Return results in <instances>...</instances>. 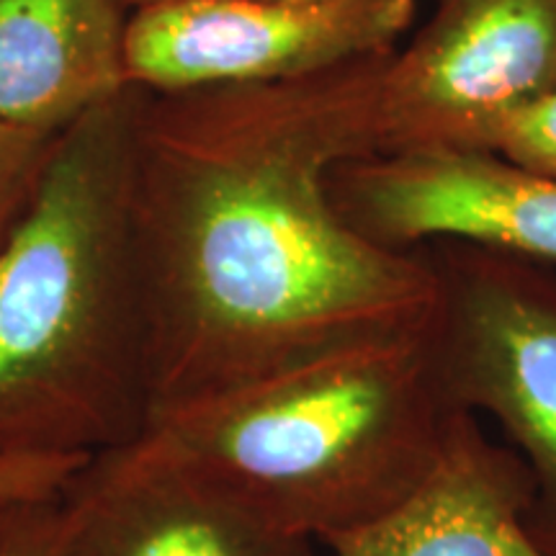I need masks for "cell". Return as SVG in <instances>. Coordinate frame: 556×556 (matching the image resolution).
Segmentation results:
<instances>
[{
    "label": "cell",
    "instance_id": "16",
    "mask_svg": "<svg viewBox=\"0 0 556 556\" xmlns=\"http://www.w3.org/2000/svg\"><path fill=\"white\" fill-rule=\"evenodd\" d=\"M294 3H307V0H294Z\"/></svg>",
    "mask_w": 556,
    "mask_h": 556
},
{
    "label": "cell",
    "instance_id": "7",
    "mask_svg": "<svg viewBox=\"0 0 556 556\" xmlns=\"http://www.w3.org/2000/svg\"><path fill=\"white\" fill-rule=\"evenodd\" d=\"M328 199L353 232L394 253L458 240L556 266V178L484 150L332 165Z\"/></svg>",
    "mask_w": 556,
    "mask_h": 556
},
{
    "label": "cell",
    "instance_id": "2",
    "mask_svg": "<svg viewBox=\"0 0 556 556\" xmlns=\"http://www.w3.org/2000/svg\"><path fill=\"white\" fill-rule=\"evenodd\" d=\"M131 86L54 139L0 253V464L90 462L152 417Z\"/></svg>",
    "mask_w": 556,
    "mask_h": 556
},
{
    "label": "cell",
    "instance_id": "4",
    "mask_svg": "<svg viewBox=\"0 0 556 556\" xmlns=\"http://www.w3.org/2000/svg\"><path fill=\"white\" fill-rule=\"evenodd\" d=\"M556 88V0H435L407 47L330 67L345 163L475 150L510 111Z\"/></svg>",
    "mask_w": 556,
    "mask_h": 556
},
{
    "label": "cell",
    "instance_id": "5",
    "mask_svg": "<svg viewBox=\"0 0 556 556\" xmlns=\"http://www.w3.org/2000/svg\"><path fill=\"white\" fill-rule=\"evenodd\" d=\"M435 281L430 356L464 413H486L528 471L526 526L556 556V274L471 242L417 248Z\"/></svg>",
    "mask_w": 556,
    "mask_h": 556
},
{
    "label": "cell",
    "instance_id": "17",
    "mask_svg": "<svg viewBox=\"0 0 556 556\" xmlns=\"http://www.w3.org/2000/svg\"><path fill=\"white\" fill-rule=\"evenodd\" d=\"M3 510H5V507H0V518H3Z\"/></svg>",
    "mask_w": 556,
    "mask_h": 556
},
{
    "label": "cell",
    "instance_id": "9",
    "mask_svg": "<svg viewBox=\"0 0 556 556\" xmlns=\"http://www.w3.org/2000/svg\"><path fill=\"white\" fill-rule=\"evenodd\" d=\"M531 482L477 415L456 420L426 482L377 523L325 544L332 556H546L526 526Z\"/></svg>",
    "mask_w": 556,
    "mask_h": 556
},
{
    "label": "cell",
    "instance_id": "14",
    "mask_svg": "<svg viewBox=\"0 0 556 556\" xmlns=\"http://www.w3.org/2000/svg\"><path fill=\"white\" fill-rule=\"evenodd\" d=\"M88 462H5L0 464V507L47 503L67 492Z\"/></svg>",
    "mask_w": 556,
    "mask_h": 556
},
{
    "label": "cell",
    "instance_id": "1",
    "mask_svg": "<svg viewBox=\"0 0 556 556\" xmlns=\"http://www.w3.org/2000/svg\"><path fill=\"white\" fill-rule=\"evenodd\" d=\"M325 176L245 86L144 90L135 227L152 415L428 317L420 250L353 232Z\"/></svg>",
    "mask_w": 556,
    "mask_h": 556
},
{
    "label": "cell",
    "instance_id": "12",
    "mask_svg": "<svg viewBox=\"0 0 556 556\" xmlns=\"http://www.w3.org/2000/svg\"><path fill=\"white\" fill-rule=\"evenodd\" d=\"M58 137L0 124V253L9 245L13 229L37 191Z\"/></svg>",
    "mask_w": 556,
    "mask_h": 556
},
{
    "label": "cell",
    "instance_id": "10",
    "mask_svg": "<svg viewBox=\"0 0 556 556\" xmlns=\"http://www.w3.org/2000/svg\"><path fill=\"white\" fill-rule=\"evenodd\" d=\"M124 0H0V124L58 137L131 88Z\"/></svg>",
    "mask_w": 556,
    "mask_h": 556
},
{
    "label": "cell",
    "instance_id": "3",
    "mask_svg": "<svg viewBox=\"0 0 556 556\" xmlns=\"http://www.w3.org/2000/svg\"><path fill=\"white\" fill-rule=\"evenodd\" d=\"M426 319L163 409L124 448L270 531H361L426 482L464 415Z\"/></svg>",
    "mask_w": 556,
    "mask_h": 556
},
{
    "label": "cell",
    "instance_id": "15",
    "mask_svg": "<svg viewBox=\"0 0 556 556\" xmlns=\"http://www.w3.org/2000/svg\"><path fill=\"white\" fill-rule=\"evenodd\" d=\"M129 11L135 9H144V5H155V3H170V0H124Z\"/></svg>",
    "mask_w": 556,
    "mask_h": 556
},
{
    "label": "cell",
    "instance_id": "8",
    "mask_svg": "<svg viewBox=\"0 0 556 556\" xmlns=\"http://www.w3.org/2000/svg\"><path fill=\"white\" fill-rule=\"evenodd\" d=\"M60 556H319L129 448L101 454L65 492Z\"/></svg>",
    "mask_w": 556,
    "mask_h": 556
},
{
    "label": "cell",
    "instance_id": "11",
    "mask_svg": "<svg viewBox=\"0 0 556 556\" xmlns=\"http://www.w3.org/2000/svg\"><path fill=\"white\" fill-rule=\"evenodd\" d=\"M475 150L495 152L520 168L556 178V88L490 124Z\"/></svg>",
    "mask_w": 556,
    "mask_h": 556
},
{
    "label": "cell",
    "instance_id": "13",
    "mask_svg": "<svg viewBox=\"0 0 556 556\" xmlns=\"http://www.w3.org/2000/svg\"><path fill=\"white\" fill-rule=\"evenodd\" d=\"M65 520V495L5 507L0 518V556H60Z\"/></svg>",
    "mask_w": 556,
    "mask_h": 556
},
{
    "label": "cell",
    "instance_id": "6",
    "mask_svg": "<svg viewBox=\"0 0 556 556\" xmlns=\"http://www.w3.org/2000/svg\"><path fill=\"white\" fill-rule=\"evenodd\" d=\"M417 0H170L129 13V86L173 96L250 86L389 50Z\"/></svg>",
    "mask_w": 556,
    "mask_h": 556
}]
</instances>
